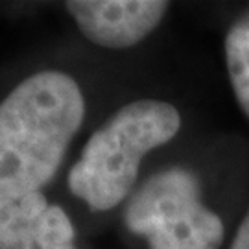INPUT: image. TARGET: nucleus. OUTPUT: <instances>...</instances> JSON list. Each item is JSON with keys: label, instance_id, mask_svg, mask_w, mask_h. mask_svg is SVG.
Returning <instances> with one entry per match:
<instances>
[{"label": "nucleus", "instance_id": "nucleus-1", "mask_svg": "<svg viewBox=\"0 0 249 249\" xmlns=\"http://www.w3.org/2000/svg\"><path fill=\"white\" fill-rule=\"evenodd\" d=\"M85 118V96L67 72L41 71L0 102V209L41 192Z\"/></svg>", "mask_w": 249, "mask_h": 249}, {"label": "nucleus", "instance_id": "nucleus-2", "mask_svg": "<svg viewBox=\"0 0 249 249\" xmlns=\"http://www.w3.org/2000/svg\"><path fill=\"white\" fill-rule=\"evenodd\" d=\"M183 118L170 102L139 98L122 106L89 137L67 185L92 213H106L133 194L150 151L172 142Z\"/></svg>", "mask_w": 249, "mask_h": 249}, {"label": "nucleus", "instance_id": "nucleus-3", "mask_svg": "<svg viewBox=\"0 0 249 249\" xmlns=\"http://www.w3.org/2000/svg\"><path fill=\"white\" fill-rule=\"evenodd\" d=\"M124 223L148 249H220L227 238L220 213L203 201L199 176L185 166L155 172L135 188Z\"/></svg>", "mask_w": 249, "mask_h": 249}, {"label": "nucleus", "instance_id": "nucleus-4", "mask_svg": "<svg viewBox=\"0 0 249 249\" xmlns=\"http://www.w3.org/2000/svg\"><path fill=\"white\" fill-rule=\"evenodd\" d=\"M81 36L92 45L124 50L157 30L170 2L162 0H72L65 4Z\"/></svg>", "mask_w": 249, "mask_h": 249}, {"label": "nucleus", "instance_id": "nucleus-5", "mask_svg": "<svg viewBox=\"0 0 249 249\" xmlns=\"http://www.w3.org/2000/svg\"><path fill=\"white\" fill-rule=\"evenodd\" d=\"M69 214L34 192L0 209V249H76Z\"/></svg>", "mask_w": 249, "mask_h": 249}, {"label": "nucleus", "instance_id": "nucleus-6", "mask_svg": "<svg viewBox=\"0 0 249 249\" xmlns=\"http://www.w3.org/2000/svg\"><path fill=\"white\" fill-rule=\"evenodd\" d=\"M223 57L234 102L249 120V11L227 28L223 37Z\"/></svg>", "mask_w": 249, "mask_h": 249}, {"label": "nucleus", "instance_id": "nucleus-7", "mask_svg": "<svg viewBox=\"0 0 249 249\" xmlns=\"http://www.w3.org/2000/svg\"><path fill=\"white\" fill-rule=\"evenodd\" d=\"M229 249H249V207L242 216L240 223L234 229Z\"/></svg>", "mask_w": 249, "mask_h": 249}]
</instances>
